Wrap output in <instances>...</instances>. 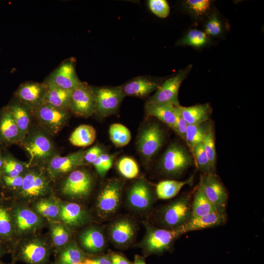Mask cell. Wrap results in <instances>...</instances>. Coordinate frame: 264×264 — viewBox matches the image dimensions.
<instances>
[{
	"label": "cell",
	"mask_w": 264,
	"mask_h": 264,
	"mask_svg": "<svg viewBox=\"0 0 264 264\" xmlns=\"http://www.w3.org/2000/svg\"><path fill=\"white\" fill-rule=\"evenodd\" d=\"M6 106L19 129L22 140L32 126V119L34 116L33 111L28 107L15 98L12 99Z\"/></svg>",
	"instance_id": "cell-24"
},
{
	"label": "cell",
	"mask_w": 264,
	"mask_h": 264,
	"mask_svg": "<svg viewBox=\"0 0 264 264\" xmlns=\"http://www.w3.org/2000/svg\"><path fill=\"white\" fill-rule=\"evenodd\" d=\"M192 67V65H190L184 69L179 70L174 76L166 80L159 85L155 93L147 100L145 105L171 104L176 106L179 105V89L182 82L191 71Z\"/></svg>",
	"instance_id": "cell-7"
},
{
	"label": "cell",
	"mask_w": 264,
	"mask_h": 264,
	"mask_svg": "<svg viewBox=\"0 0 264 264\" xmlns=\"http://www.w3.org/2000/svg\"><path fill=\"white\" fill-rule=\"evenodd\" d=\"M109 133L111 142L118 147L126 146L131 140L130 130L120 123L111 124L109 128Z\"/></svg>",
	"instance_id": "cell-37"
},
{
	"label": "cell",
	"mask_w": 264,
	"mask_h": 264,
	"mask_svg": "<svg viewBox=\"0 0 264 264\" xmlns=\"http://www.w3.org/2000/svg\"><path fill=\"white\" fill-rule=\"evenodd\" d=\"M155 193L145 179L135 181L130 187L127 196L128 205L132 209L143 212L150 210L155 199Z\"/></svg>",
	"instance_id": "cell-12"
},
{
	"label": "cell",
	"mask_w": 264,
	"mask_h": 264,
	"mask_svg": "<svg viewBox=\"0 0 264 264\" xmlns=\"http://www.w3.org/2000/svg\"><path fill=\"white\" fill-rule=\"evenodd\" d=\"M159 85L150 77L140 76L129 80L119 87L125 96L145 98L155 91Z\"/></svg>",
	"instance_id": "cell-20"
},
{
	"label": "cell",
	"mask_w": 264,
	"mask_h": 264,
	"mask_svg": "<svg viewBox=\"0 0 264 264\" xmlns=\"http://www.w3.org/2000/svg\"><path fill=\"white\" fill-rule=\"evenodd\" d=\"M79 264H111L110 256L103 255L92 258L86 259Z\"/></svg>",
	"instance_id": "cell-51"
},
{
	"label": "cell",
	"mask_w": 264,
	"mask_h": 264,
	"mask_svg": "<svg viewBox=\"0 0 264 264\" xmlns=\"http://www.w3.org/2000/svg\"><path fill=\"white\" fill-rule=\"evenodd\" d=\"M176 133L185 142V135L188 124L180 114L176 107Z\"/></svg>",
	"instance_id": "cell-50"
},
{
	"label": "cell",
	"mask_w": 264,
	"mask_h": 264,
	"mask_svg": "<svg viewBox=\"0 0 264 264\" xmlns=\"http://www.w3.org/2000/svg\"><path fill=\"white\" fill-rule=\"evenodd\" d=\"M93 184V178L88 171L77 169L69 173L63 182L61 191L67 197L82 199L90 194Z\"/></svg>",
	"instance_id": "cell-10"
},
{
	"label": "cell",
	"mask_w": 264,
	"mask_h": 264,
	"mask_svg": "<svg viewBox=\"0 0 264 264\" xmlns=\"http://www.w3.org/2000/svg\"><path fill=\"white\" fill-rule=\"evenodd\" d=\"M49 254V248L45 243L37 239H31L14 248L13 260L27 264H46Z\"/></svg>",
	"instance_id": "cell-13"
},
{
	"label": "cell",
	"mask_w": 264,
	"mask_h": 264,
	"mask_svg": "<svg viewBox=\"0 0 264 264\" xmlns=\"http://www.w3.org/2000/svg\"><path fill=\"white\" fill-rule=\"evenodd\" d=\"M146 233L139 246L147 255L161 254L171 250L176 241L183 235L177 228L168 229L146 223Z\"/></svg>",
	"instance_id": "cell-3"
},
{
	"label": "cell",
	"mask_w": 264,
	"mask_h": 264,
	"mask_svg": "<svg viewBox=\"0 0 264 264\" xmlns=\"http://www.w3.org/2000/svg\"><path fill=\"white\" fill-rule=\"evenodd\" d=\"M47 87L44 83L28 81L22 84L14 93V98L33 111L44 103Z\"/></svg>",
	"instance_id": "cell-18"
},
{
	"label": "cell",
	"mask_w": 264,
	"mask_h": 264,
	"mask_svg": "<svg viewBox=\"0 0 264 264\" xmlns=\"http://www.w3.org/2000/svg\"><path fill=\"white\" fill-rule=\"evenodd\" d=\"M58 264L57 263H55V264Z\"/></svg>",
	"instance_id": "cell-57"
},
{
	"label": "cell",
	"mask_w": 264,
	"mask_h": 264,
	"mask_svg": "<svg viewBox=\"0 0 264 264\" xmlns=\"http://www.w3.org/2000/svg\"><path fill=\"white\" fill-rule=\"evenodd\" d=\"M191 209V218L200 217L218 212L205 196L199 183L193 195Z\"/></svg>",
	"instance_id": "cell-32"
},
{
	"label": "cell",
	"mask_w": 264,
	"mask_h": 264,
	"mask_svg": "<svg viewBox=\"0 0 264 264\" xmlns=\"http://www.w3.org/2000/svg\"><path fill=\"white\" fill-rule=\"evenodd\" d=\"M45 84L47 89L43 104L49 105L57 109L69 111L72 90H66L54 86Z\"/></svg>",
	"instance_id": "cell-29"
},
{
	"label": "cell",
	"mask_w": 264,
	"mask_h": 264,
	"mask_svg": "<svg viewBox=\"0 0 264 264\" xmlns=\"http://www.w3.org/2000/svg\"><path fill=\"white\" fill-rule=\"evenodd\" d=\"M87 258L84 252L75 243H67L59 253V264H79Z\"/></svg>",
	"instance_id": "cell-35"
},
{
	"label": "cell",
	"mask_w": 264,
	"mask_h": 264,
	"mask_svg": "<svg viewBox=\"0 0 264 264\" xmlns=\"http://www.w3.org/2000/svg\"><path fill=\"white\" fill-rule=\"evenodd\" d=\"M96 137V132L91 126L83 124L77 127L71 134L69 141L77 147H85L92 144Z\"/></svg>",
	"instance_id": "cell-33"
},
{
	"label": "cell",
	"mask_w": 264,
	"mask_h": 264,
	"mask_svg": "<svg viewBox=\"0 0 264 264\" xmlns=\"http://www.w3.org/2000/svg\"><path fill=\"white\" fill-rule=\"evenodd\" d=\"M29 156V167L45 164L57 154L51 135L40 126L31 127L23 139L19 143Z\"/></svg>",
	"instance_id": "cell-1"
},
{
	"label": "cell",
	"mask_w": 264,
	"mask_h": 264,
	"mask_svg": "<svg viewBox=\"0 0 264 264\" xmlns=\"http://www.w3.org/2000/svg\"><path fill=\"white\" fill-rule=\"evenodd\" d=\"M205 33L207 35L217 36L220 33L222 30L221 24L217 15L214 13L205 26Z\"/></svg>",
	"instance_id": "cell-48"
},
{
	"label": "cell",
	"mask_w": 264,
	"mask_h": 264,
	"mask_svg": "<svg viewBox=\"0 0 264 264\" xmlns=\"http://www.w3.org/2000/svg\"><path fill=\"white\" fill-rule=\"evenodd\" d=\"M124 186L123 180L113 178L102 187L96 204V212L101 218H109L117 211L121 203Z\"/></svg>",
	"instance_id": "cell-5"
},
{
	"label": "cell",
	"mask_w": 264,
	"mask_h": 264,
	"mask_svg": "<svg viewBox=\"0 0 264 264\" xmlns=\"http://www.w3.org/2000/svg\"><path fill=\"white\" fill-rule=\"evenodd\" d=\"M15 262L14 261H13L12 263H8V264H7V263H4L2 262H1V261H0V264H14Z\"/></svg>",
	"instance_id": "cell-56"
},
{
	"label": "cell",
	"mask_w": 264,
	"mask_h": 264,
	"mask_svg": "<svg viewBox=\"0 0 264 264\" xmlns=\"http://www.w3.org/2000/svg\"><path fill=\"white\" fill-rule=\"evenodd\" d=\"M51 237L53 244L57 247H64L70 238V233L64 225L57 223L51 226Z\"/></svg>",
	"instance_id": "cell-43"
},
{
	"label": "cell",
	"mask_w": 264,
	"mask_h": 264,
	"mask_svg": "<svg viewBox=\"0 0 264 264\" xmlns=\"http://www.w3.org/2000/svg\"><path fill=\"white\" fill-rule=\"evenodd\" d=\"M193 176L183 181L176 180H164L159 182L156 186V197L160 199H168L176 196L182 187L186 185H191L193 182Z\"/></svg>",
	"instance_id": "cell-31"
},
{
	"label": "cell",
	"mask_w": 264,
	"mask_h": 264,
	"mask_svg": "<svg viewBox=\"0 0 264 264\" xmlns=\"http://www.w3.org/2000/svg\"><path fill=\"white\" fill-rule=\"evenodd\" d=\"M24 174L15 177L2 176L0 184L10 190L19 191L22 186Z\"/></svg>",
	"instance_id": "cell-47"
},
{
	"label": "cell",
	"mask_w": 264,
	"mask_h": 264,
	"mask_svg": "<svg viewBox=\"0 0 264 264\" xmlns=\"http://www.w3.org/2000/svg\"><path fill=\"white\" fill-rule=\"evenodd\" d=\"M176 107L171 104L145 105V111L147 116L156 117L176 132Z\"/></svg>",
	"instance_id": "cell-27"
},
{
	"label": "cell",
	"mask_w": 264,
	"mask_h": 264,
	"mask_svg": "<svg viewBox=\"0 0 264 264\" xmlns=\"http://www.w3.org/2000/svg\"><path fill=\"white\" fill-rule=\"evenodd\" d=\"M104 153L103 149L98 145H95L85 151L84 161L85 164H92L94 161Z\"/></svg>",
	"instance_id": "cell-49"
},
{
	"label": "cell",
	"mask_w": 264,
	"mask_h": 264,
	"mask_svg": "<svg viewBox=\"0 0 264 264\" xmlns=\"http://www.w3.org/2000/svg\"><path fill=\"white\" fill-rule=\"evenodd\" d=\"M2 176L15 177L24 174L29 167L28 163L16 158L5 150H3Z\"/></svg>",
	"instance_id": "cell-34"
},
{
	"label": "cell",
	"mask_w": 264,
	"mask_h": 264,
	"mask_svg": "<svg viewBox=\"0 0 264 264\" xmlns=\"http://www.w3.org/2000/svg\"><path fill=\"white\" fill-rule=\"evenodd\" d=\"M208 41L209 38L205 32L198 29H192L178 41V44L200 47L206 44Z\"/></svg>",
	"instance_id": "cell-39"
},
{
	"label": "cell",
	"mask_w": 264,
	"mask_h": 264,
	"mask_svg": "<svg viewBox=\"0 0 264 264\" xmlns=\"http://www.w3.org/2000/svg\"><path fill=\"white\" fill-rule=\"evenodd\" d=\"M177 110L188 125H197L207 121L211 113L208 104H198L190 107L177 106Z\"/></svg>",
	"instance_id": "cell-26"
},
{
	"label": "cell",
	"mask_w": 264,
	"mask_h": 264,
	"mask_svg": "<svg viewBox=\"0 0 264 264\" xmlns=\"http://www.w3.org/2000/svg\"><path fill=\"white\" fill-rule=\"evenodd\" d=\"M3 148L0 146V183L2 176V167L3 162Z\"/></svg>",
	"instance_id": "cell-53"
},
{
	"label": "cell",
	"mask_w": 264,
	"mask_h": 264,
	"mask_svg": "<svg viewBox=\"0 0 264 264\" xmlns=\"http://www.w3.org/2000/svg\"><path fill=\"white\" fill-rule=\"evenodd\" d=\"M165 140L163 130L157 123L144 125L139 132L136 141L138 152L144 161L149 163L162 147Z\"/></svg>",
	"instance_id": "cell-6"
},
{
	"label": "cell",
	"mask_w": 264,
	"mask_h": 264,
	"mask_svg": "<svg viewBox=\"0 0 264 264\" xmlns=\"http://www.w3.org/2000/svg\"><path fill=\"white\" fill-rule=\"evenodd\" d=\"M94 87L81 83L72 90L69 111L76 116L88 118L95 112Z\"/></svg>",
	"instance_id": "cell-8"
},
{
	"label": "cell",
	"mask_w": 264,
	"mask_h": 264,
	"mask_svg": "<svg viewBox=\"0 0 264 264\" xmlns=\"http://www.w3.org/2000/svg\"><path fill=\"white\" fill-rule=\"evenodd\" d=\"M19 129L6 106L0 110V146L2 148L22 141Z\"/></svg>",
	"instance_id": "cell-21"
},
{
	"label": "cell",
	"mask_w": 264,
	"mask_h": 264,
	"mask_svg": "<svg viewBox=\"0 0 264 264\" xmlns=\"http://www.w3.org/2000/svg\"><path fill=\"white\" fill-rule=\"evenodd\" d=\"M111 264H132L127 258L118 254H112L110 256Z\"/></svg>",
	"instance_id": "cell-52"
},
{
	"label": "cell",
	"mask_w": 264,
	"mask_h": 264,
	"mask_svg": "<svg viewBox=\"0 0 264 264\" xmlns=\"http://www.w3.org/2000/svg\"><path fill=\"white\" fill-rule=\"evenodd\" d=\"M211 2L209 0H188L185 4L192 13L196 16H202L210 9Z\"/></svg>",
	"instance_id": "cell-46"
},
{
	"label": "cell",
	"mask_w": 264,
	"mask_h": 264,
	"mask_svg": "<svg viewBox=\"0 0 264 264\" xmlns=\"http://www.w3.org/2000/svg\"><path fill=\"white\" fill-rule=\"evenodd\" d=\"M85 151L80 150L65 156L55 154L46 163L45 170L51 178H57L86 165Z\"/></svg>",
	"instance_id": "cell-17"
},
{
	"label": "cell",
	"mask_w": 264,
	"mask_h": 264,
	"mask_svg": "<svg viewBox=\"0 0 264 264\" xmlns=\"http://www.w3.org/2000/svg\"><path fill=\"white\" fill-rule=\"evenodd\" d=\"M40 126L51 135L57 134L67 123L70 111L43 104L33 111Z\"/></svg>",
	"instance_id": "cell-9"
},
{
	"label": "cell",
	"mask_w": 264,
	"mask_h": 264,
	"mask_svg": "<svg viewBox=\"0 0 264 264\" xmlns=\"http://www.w3.org/2000/svg\"><path fill=\"white\" fill-rule=\"evenodd\" d=\"M15 233L18 234L32 231L41 224L40 217L33 211L25 207L12 208Z\"/></svg>",
	"instance_id": "cell-23"
},
{
	"label": "cell",
	"mask_w": 264,
	"mask_h": 264,
	"mask_svg": "<svg viewBox=\"0 0 264 264\" xmlns=\"http://www.w3.org/2000/svg\"><path fill=\"white\" fill-rule=\"evenodd\" d=\"M113 160V155L104 153L94 160L92 164L99 176L103 177L111 168Z\"/></svg>",
	"instance_id": "cell-44"
},
{
	"label": "cell",
	"mask_w": 264,
	"mask_h": 264,
	"mask_svg": "<svg viewBox=\"0 0 264 264\" xmlns=\"http://www.w3.org/2000/svg\"><path fill=\"white\" fill-rule=\"evenodd\" d=\"M207 122L197 125H188L186 132L185 142L191 152L195 147L202 143L206 133L212 125Z\"/></svg>",
	"instance_id": "cell-36"
},
{
	"label": "cell",
	"mask_w": 264,
	"mask_h": 264,
	"mask_svg": "<svg viewBox=\"0 0 264 264\" xmlns=\"http://www.w3.org/2000/svg\"><path fill=\"white\" fill-rule=\"evenodd\" d=\"M132 264H146L145 259L141 256L136 255Z\"/></svg>",
	"instance_id": "cell-54"
},
{
	"label": "cell",
	"mask_w": 264,
	"mask_h": 264,
	"mask_svg": "<svg viewBox=\"0 0 264 264\" xmlns=\"http://www.w3.org/2000/svg\"><path fill=\"white\" fill-rule=\"evenodd\" d=\"M117 168L119 173L128 179L135 178L139 172L137 162L134 159L128 156L123 157L119 160Z\"/></svg>",
	"instance_id": "cell-42"
},
{
	"label": "cell",
	"mask_w": 264,
	"mask_h": 264,
	"mask_svg": "<svg viewBox=\"0 0 264 264\" xmlns=\"http://www.w3.org/2000/svg\"><path fill=\"white\" fill-rule=\"evenodd\" d=\"M227 217L226 212H215L204 216L191 218L186 223L178 227L183 234L186 233L213 228L224 224Z\"/></svg>",
	"instance_id": "cell-22"
},
{
	"label": "cell",
	"mask_w": 264,
	"mask_h": 264,
	"mask_svg": "<svg viewBox=\"0 0 264 264\" xmlns=\"http://www.w3.org/2000/svg\"><path fill=\"white\" fill-rule=\"evenodd\" d=\"M193 195L187 192L162 207L156 217L159 227L173 229L186 223L192 217Z\"/></svg>",
	"instance_id": "cell-2"
},
{
	"label": "cell",
	"mask_w": 264,
	"mask_h": 264,
	"mask_svg": "<svg viewBox=\"0 0 264 264\" xmlns=\"http://www.w3.org/2000/svg\"><path fill=\"white\" fill-rule=\"evenodd\" d=\"M109 236L113 244L120 247L130 245L133 241L136 232L134 222L127 218L114 220L109 227Z\"/></svg>",
	"instance_id": "cell-19"
},
{
	"label": "cell",
	"mask_w": 264,
	"mask_h": 264,
	"mask_svg": "<svg viewBox=\"0 0 264 264\" xmlns=\"http://www.w3.org/2000/svg\"><path fill=\"white\" fill-rule=\"evenodd\" d=\"M15 234L12 208L0 202V241L5 249V245L12 241Z\"/></svg>",
	"instance_id": "cell-28"
},
{
	"label": "cell",
	"mask_w": 264,
	"mask_h": 264,
	"mask_svg": "<svg viewBox=\"0 0 264 264\" xmlns=\"http://www.w3.org/2000/svg\"><path fill=\"white\" fill-rule=\"evenodd\" d=\"M59 217L66 224L70 226H78L86 220L85 211L78 204L66 202L60 205Z\"/></svg>",
	"instance_id": "cell-30"
},
{
	"label": "cell",
	"mask_w": 264,
	"mask_h": 264,
	"mask_svg": "<svg viewBox=\"0 0 264 264\" xmlns=\"http://www.w3.org/2000/svg\"><path fill=\"white\" fill-rule=\"evenodd\" d=\"M192 153L197 167L201 173V174H214L212 172L202 143L195 147Z\"/></svg>",
	"instance_id": "cell-40"
},
{
	"label": "cell",
	"mask_w": 264,
	"mask_h": 264,
	"mask_svg": "<svg viewBox=\"0 0 264 264\" xmlns=\"http://www.w3.org/2000/svg\"><path fill=\"white\" fill-rule=\"evenodd\" d=\"M96 100L95 113L102 117L115 114L125 97L119 86L94 87Z\"/></svg>",
	"instance_id": "cell-11"
},
{
	"label": "cell",
	"mask_w": 264,
	"mask_h": 264,
	"mask_svg": "<svg viewBox=\"0 0 264 264\" xmlns=\"http://www.w3.org/2000/svg\"><path fill=\"white\" fill-rule=\"evenodd\" d=\"M35 209L39 214L48 219L53 220L59 217L60 205L52 199H44L39 201Z\"/></svg>",
	"instance_id": "cell-38"
},
{
	"label": "cell",
	"mask_w": 264,
	"mask_h": 264,
	"mask_svg": "<svg viewBox=\"0 0 264 264\" xmlns=\"http://www.w3.org/2000/svg\"><path fill=\"white\" fill-rule=\"evenodd\" d=\"M81 246L91 253L101 252L105 249L106 240L101 229L91 227L83 231L79 236Z\"/></svg>",
	"instance_id": "cell-25"
},
{
	"label": "cell",
	"mask_w": 264,
	"mask_h": 264,
	"mask_svg": "<svg viewBox=\"0 0 264 264\" xmlns=\"http://www.w3.org/2000/svg\"><path fill=\"white\" fill-rule=\"evenodd\" d=\"M29 167L25 172L22 184L19 190L21 195L27 198H37L46 195L49 191V181L43 170Z\"/></svg>",
	"instance_id": "cell-16"
},
{
	"label": "cell",
	"mask_w": 264,
	"mask_h": 264,
	"mask_svg": "<svg viewBox=\"0 0 264 264\" xmlns=\"http://www.w3.org/2000/svg\"><path fill=\"white\" fill-rule=\"evenodd\" d=\"M75 65L76 60L73 58L65 60L49 75L44 82L62 89L72 90L82 82L76 73Z\"/></svg>",
	"instance_id": "cell-14"
},
{
	"label": "cell",
	"mask_w": 264,
	"mask_h": 264,
	"mask_svg": "<svg viewBox=\"0 0 264 264\" xmlns=\"http://www.w3.org/2000/svg\"><path fill=\"white\" fill-rule=\"evenodd\" d=\"M6 251L0 241V261L3 255L6 253Z\"/></svg>",
	"instance_id": "cell-55"
},
{
	"label": "cell",
	"mask_w": 264,
	"mask_h": 264,
	"mask_svg": "<svg viewBox=\"0 0 264 264\" xmlns=\"http://www.w3.org/2000/svg\"><path fill=\"white\" fill-rule=\"evenodd\" d=\"M148 6L151 11L158 17L165 18L170 14V8L165 0H149Z\"/></svg>",
	"instance_id": "cell-45"
},
{
	"label": "cell",
	"mask_w": 264,
	"mask_h": 264,
	"mask_svg": "<svg viewBox=\"0 0 264 264\" xmlns=\"http://www.w3.org/2000/svg\"><path fill=\"white\" fill-rule=\"evenodd\" d=\"M199 183L205 196L217 211L225 212L228 194L220 177L216 174H201Z\"/></svg>",
	"instance_id": "cell-15"
},
{
	"label": "cell",
	"mask_w": 264,
	"mask_h": 264,
	"mask_svg": "<svg viewBox=\"0 0 264 264\" xmlns=\"http://www.w3.org/2000/svg\"><path fill=\"white\" fill-rule=\"evenodd\" d=\"M193 158L185 148L177 142L171 143L159 160L160 172L169 177L181 176L193 164Z\"/></svg>",
	"instance_id": "cell-4"
},
{
	"label": "cell",
	"mask_w": 264,
	"mask_h": 264,
	"mask_svg": "<svg viewBox=\"0 0 264 264\" xmlns=\"http://www.w3.org/2000/svg\"><path fill=\"white\" fill-rule=\"evenodd\" d=\"M202 144L208 158L213 173L215 174L217 154L215 146V133L211 125L203 140Z\"/></svg>",
	"instance_id": "cell-41"
}]
</instances>
